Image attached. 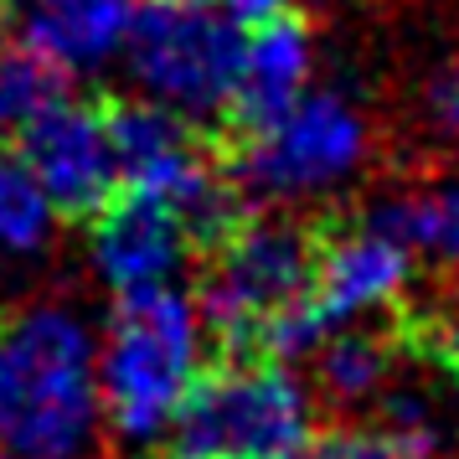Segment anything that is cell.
Listing matches in <instances>:
<instances>
[{
  "instance_id": "obj_17",
  "label": "cell",
  "mask_w": 459,
  "mask_h": 459,
  "mask_svg": "<svg viewBox=\"0 0 459 459\" xmlns=\"http://www.w3.org/2000/svg\"><path fill=\"white\" fill-rule=\"evenodd\" d=\"M290 459H418V455L403 449L393 434L361 423V418H325V423H310L305 444Z\"/></svg>"
},
{
  "instance_id": "obj_11",
  "label": "cell",
  "mask_w": 459,
  "mask_h": 459,
  "mask_svg": "<svg viewBox=\"0 0 459 459\" xmlns=\"http://www.w3.org/2000/svg\"><path fill=\"white\" fill-rule=\"evenodd\" d=\"M310 78H315V31L294 11H279L269 22L248 26L228 99L232 125L238 129L269 125L273 114H284L310 88Z\"/></svg>"
},
{
  "instance_id": "obj_9",
  "label": "cell",
  "mask_w": 459,
  "mask_h": 459,
  "mask_svg": "<svg viewBox=\"0 0 459 459\" xmlns=\"http://www.w3.org/2000/svg\"><path fill=\"white\" fill-rule=\"evenodd\" d=\"M31 176L42 181L52 207L63 217H93L119 196V166H114V140H108V108L83 99H57L42 119L11 140Z\"/></svg>"
},
{
  "instance_id": "obj_20",
  "label": "cell",
  "mask_w": 459,
  "mask_h": 459,
  "mask_svg": "<svg viewBox=\"0 0 459 459\" xmlns=\"http://www.w3.org/2000/svg\"><path fill=\"white\" fill-rule=\"evenodd\" d=\"M0 459H26V455H11V449H0Z\"/></svg>"
},
{
  "instance_id": "obj_7",
  "label": "cell",
  "mask_w": 459,
  "mask_h": 459,
  "mask_svg": "<svg viewBox=\"0 0 459 459\" xmlns=\"http://www.w3.org/2000/svg\"><path fill=\"white\" fill-rule=\"evenodd\" d=\"M418 253L377 228L372 217H346V222H315V269H310V294L294 320V346L299 356L320 331H331L341 320L387 310L413 290V264Z\"/></svg>"
},
{
  "instance_id": "obj_1",
  "label": "cell",
  "mask_w": 459,
  "mask_h": 459,
  "mask_svg": "<svg viewBox=\"0 0 459 459\" xmlns=\"http://www.w3.org/2000/svg\"><path fill=\"white\" fill-rule=\"evenodd\" d=\"M99 434V346L67 299L0 310V449L83 459Z\"/></svg>"
},
{
  "instance_id": "obj_3",
  "label": "cell",
  "mask_w": 459,
  "mask_h": 459,
  "mask_svg": "<svg viewBox=\"0 0 459 459\" xmlns=\"http://www.w3.org/2000/svg\"><path fill=\"white\" fill-rule=\"evenodd\" d=\"M202 356L196 299L176 284L114 294L99 351V413L119 444H150L166 434L176 397L186 393Z\"/></svg>"
},
{
  "instance_id": "obj_12",
  "label": "cell",
  "mask_w": 459,
  "mask_h": 459,
  "mask_svg": "<svg viewBox=\"0 0 459 459\" xmlns=\"http://www.w3.org/2000/svg\"><path fill=\"white\" fill-rule=\"evenodd\" d=\"M0 5L22 26V42L52 57L63 73H99L119 57L140 0H0Z\"/></svg>"
},
{
  "instance_id": "obj_6",
  "label": "cell",
  "mask_w": 459,
  "mask_h": 459,
  "mask_svg": "<svg viewBox=\"0 0 459 459\" xmlns=\"http://www.w3.org/2000/svg\"><path fill=\"white\" fill-rule=\"evenodd\" d=\"M367 160H372L367 108L335 88H320V93L305 88L269 125L243 129L232 181L243 186V196L310 202V196H325V191L356 181Z\"/></svg>"
},
{
  "instance_id": "obj_2",
  "label": "cell",
  "mask_w": 459,
  "mask_h": 459,
  "mask_svg": "<svg viewBox=\"0 0 459 459\" xmlns=\"http://www.w3.org/2000/svg\"><path fill=\"white\" fill-rule=\"evenodd\" d=\"M207 273L196 315L202 341L217 356H279L290 361L294 320L310 294L315 269V228L299 217H243L238 228L207 248Z\"/></svg>"
},
{
  "instance_id": "obj_21",
  "label": "cell",
  "mask_w": 459,
  "mask_h": 459,
  "mask_svg": "<svg viewBox=\"0 0 459 459\" xmlns=\"http://www.w3.org/2000/svg\"><path fill=\"white\" fill-rule=\"evenodd\" d=\"M155 459H166V455H155Z\"/></svg>"
},
{
  "instance_id": "obj_13",
  "label": "cell",
  "mask_w": 459,
  "mask_h": 459,
  "mask_svg": "<svg viewBox=\"0 0 459 459\" xmlns=\"http://www.w3.org/2000/svg\"><path fill=\"white\" fill-rule=\"evenodd\" d=\"M377 228H387L393 238H403L413 253H434L438 269L459 279V170L429 186L393 191L367 207Z\"/></svg>"
},
{
  "instance_id": "obj_10",
  "label": "cell",
  "mask_w": 459,
  "mask_h": 459,
  "mask_svg": "<svg viewBox=\"0 0 459 459\" xmlns=\"http://www.w3.org/2000/svg\"><path fill=\"white\" fill-rule=\"evenodd\" d=\"M88 222H93L88 258H93V273L108 284V294L170 284L191 258V232L181 222V212L155 202V196L125 191L108 207L93 212Z\"/></svg>"
},
{
  "instance_id": "obj_14",
  "label": "cell",
  "mask_w": 459,
  "mask_h": 459,
  "mask_svg": "<svg viewBox=\"0 0 459 459\" xmlns=\"http://www.w3.org/2000/svg\"><path fill=\"white\" fill-rule=\"evenodd\" d=\"M63 212L52 207L16 145H0V264H31L52 248Z\"/></svg>"
},
{
  "instance_id": "obj_5",
  "label": "cell",
  "mask_w": 459,
  "mask_h": 459,
  "mask_svg": "<svg viewBox=\"0 0 459 459\" xmlns=\"http://www.w3.org/2000/svg\"><path fill=\"white\" fill-rule=\"evenodd\" d=\"M243 26L217 0H140L119 57L150 104L181 119L228 114Z\"/></svg>"
},
{
  "instance_id": "obj_15",
  "label": "cell",
  "mask_w": 459,
  "mask_h": 459,
  "mask_svg": "<svg viewBox=\"0 0 459 459\" xmlns=\"http://www.w3.org/2000/svg\"><path fill=\"white\" fill-rule=\"evenodd\" d=\"M67 78L73 73H63L37 47H5L0 52V140H16L31 119H42L57 99H67Z\"/></svg>"
},
{
  "instance_id": "obj_16",
  "label": "cell",
  "mask_w": 459,
  "mask_h": 459,
  "mask_svg": "<svg viewBox=\"0 0 459 459\" xmlns=\"http://www.w3.org/2000/svg\"><path fill=\"white\" fill-rule=\"evenodd\" d=\"M408 320H413L418 361H429L459 393V279H449V290L438 294V299H429V305L408 299Z\"/></svg>"
},
{
  "instance_id": "obj_19",
  "label": "cell",
  "mask_w": 459,
  "mask_h": 459,
  "mask_svg": "<svg viewBox=\"0 0 459 459\" xmlns=\"http://www.w3.org/2000/svg\"><path fill=\"white\" fill-rule=\"evenodd\" d=\"M0 52H5V16H0Z\"/></svg>"
},
{
  "instance_id": "obj_8",
  "label": "cell",
  "mask_w": 459,
  "mask_h": 459,
  "mask_svg": "<svg viewBox=\"0 0 459 459\" xmlns=\"http://www.w3.org/2000/svg\"><path fill=\"white\" fill-rule=\"evenodd\" d=\"M299 356H305V397H310L315 423L361 418L418 361L408 299L372 315H356V320H341V325L315 335Z\"/></svg>"
},
{
  "instance_id": "obj_18",
  "label": "cell",
  "mask_w": 459,
  "mask_h": 459,
  "mask_svg": "<svg viewBox=\"0 0 459 459\" xmlns=\"http://www.w3.org/2000/svg\"><path fill=\"white\" fill-rule=\"evenodd\" d=\"M418 125L429 145L459 160V52L418 83Z\"/></svg>"
},
{
  "instance_id": "obj_4",
  "label": "cell",
  "mask_w": 459,
  "mask_h": 459,
  "mask_svg": "<svg viewBox=\"0 0 459 459\" xmlns=\"http://www.w3.org/2000/svg\"><path fill=\"white\" fill-rule=\"evenodd\" d=\"M310 397L279 356H212L166 423V459H290L310 434Z\"/></svg>"
}]
</instances>
